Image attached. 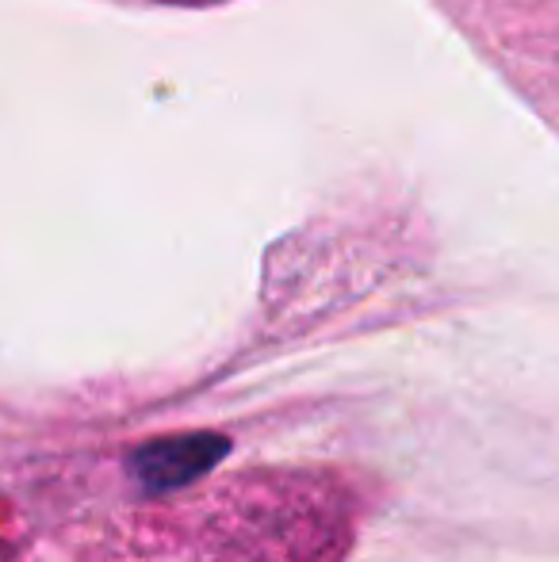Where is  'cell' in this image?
I'll return each instance as SVG.
<instances>
[{
    "instance_id": "obj_1",
    "label": "cell",
    "mask_w": 559,
    "mask_h": 562,
    "mask_svg": "<svg viewBox=\"0 0 559 562\" xmlns=\"http://www.w3.org/2000/svg\"><path fill=\"white\" fill-rule=\"evenodd\" d=\"M226 456V440L211 432H188V437L157 440L135 456V471L149 490H172L200 479L203 471Z\"/></svg>"
}]
</instances>
